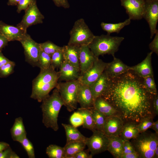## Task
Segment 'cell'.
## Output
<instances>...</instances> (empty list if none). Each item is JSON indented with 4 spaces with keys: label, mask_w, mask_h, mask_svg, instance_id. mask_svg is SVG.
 Wrapping results in <instances>:
<instances>
[{
    "label": "cell",
    "mask_w": 158,
    "mask_h": 158,
    "mask_svg": "<svg viewBox=\"0 0 158 158\" xmlns=\"http://www.w3.org/2000/svg\"><path fill=\"white\" fill-rule=\"evenodd\" d=\"M154 37L149 44V47L151 51L158 55V30L155 34Z\"/></svg>",
    "instance_id": "b9f144b4"
},
{
    "label": "cell",
    "mask_w": 158,
    "mask_h": 158,
    "mask_svg": "<svg viewBox=\"0 0 158 158\" xmlns=\"http://www.w3.org/2000/svg\"><path fill=\"white\" fill-rule=\"evenodd\" d=\"M69 35L68 44L80 46L88 45L95 36L82 18L75 22Z\"/></svg>",
    "instance_id": "8992f818"
},
{
    "label": "cell",
    "mask_w": 158,
    "mask_h": 158,
    "mask_svg": "<svg viewBox=\"0 0 158 158\" xmlns=\"http://www.w3.org/2000/svg\"><path fill=\"white\" fill-rule=\"evenodd\" d=\"M98 58L95 55L88 45L81 46L79 58L80 76L89 69Z\"/></svg>",
    "instance_id": "2e32d148"
},
{
    "label": "cell",
    "mask_w": 158,
    "mask_h": 158,
    "mask_svg": "<svg viewBox=\"0 0 158 158\" xmlns=\"http://www.w3.org/2000/svg\"><path fill=\"white\" fill-rule=\"evenodd\" d=\"M11 136L14 141L19 142L23 139L27 137L23 119L21 117L16 118L10 129Z\"/></svg>",
    "instance_id": "d4e9b609"
},
{
    "label": "cell",
    "mask_w": 158,
    "mask_h": 158,
    "mask_svg": "<svg viewBox=\"0 0 158 158\" xmlns=\"http://www.w3.org/2000/svg\"><path fill=\"white\" fill-rule=\"evenodd\" d=\"M66 135V143L75 141L85 142L87 137L83 135L77 128L71 125L62 123Z\"/></svg>",
    "instance_id": "484cf974"
},
{
    "label": "cell",
    "mask_w": 158,
    "mask_h": 158,
    "mask_svg": "<svg viewBox=\"0 0 158 158\" xmlns=\"http://www.w3.org/2000/svg\"><path fill=\"white\" fill-rule=\"evenodd\" d=\"M33 0H20L17 5V12L19 13L23 10H25Z\"/></svg>",
    "instance_id": "7bdbcfd3"
},
{
    "label": "cell",
    "mask_w": 158,
    "mask_h": 158,
    "mask_svg": "<svg viewBox=\"0 0 158 158\" xmlns=\"http://www.w3.org/2000/svg\"><path fill=\"white\" fill-rule=\"evenodd\" d=\"M132 139L130 142L140 158H154L158 146V134L146 131Z\"/></svg>",
    "instance_id": "5b68a950"
},
{
    "label": "cell",
    "mask_w": 158,
    "mask_h": 158,
    "mask_svg": "<svg viewBox=\"0 0 158 158\" xmlns=\"http://www.w3.org/2000/svg\"><path fill=\"white\" fill-rule=\"evenodd\" d=\"M78 80L60 82L56 87L62 99L64 106L68 111H72L77 108Z\"/></svg>",
    "instance_id": "52a82bcc"
},
{
    "label": "cell",
    "mask_w": 158,
    "mask_h": 158,
    "mask_svg": "<svg viewBox=\"0 0 158 158\" xmlns=\"http://www.w3.org/2000/svg\"><path fill=\"white\" fill-rule=\"evenodd\" d=\"M143 82L146 89L149 93L154 95L157 94L154 76H149L143 78Z\"/></svg>",
    "instance_id": "e575fe53"
},
{
    "label": "cell",
    "mask_w": 158,
    "mask_h": 158,
    "mask_svg": "<svg viewBox=\"0 0 158 158\" xmlns=\"http://www.w3.org/2000/svg\"><path fill=\"white\" fill-rule=\"evenodd\" d=\"M69 121L72 126L77 128L83 125V119L82 115L77 111L71 116Z\"/></svg>",
    "instance_id": "ab89813d"
},
{
    "label": "cell",
    "mask_w": 158,
    "mask_h": 158,
    "mask_svg": "<svg viewBox=\"0 0 158 158\" xmlns=\"http://www.w3.org/2000/svg\"><path fill=\"white\" fill-rule=\"evenodd\" d=\"M94 107L106 117L118 115V112L114 107L101 97H98L95 99Z\"/></svg>",
    "instance_id": "603a6c76"
},
{
    "label": "cell",
    "mask_w": 158,
    "mask_h": 158,
    "mask_svg": "<svg viewBox=\"0 0 158 158\" xmlns=\"http://www.w3.org/2000/svg\"><path fill=\"white\" fill-rule=\"evenodd\" d=\"M26 151L29 158H35L34 148L32 142L26 137L19 142Z\"/></svg>",
    "instance_id": "74e56055"
},
{
    "label": "cell",
    "mask_w": 158,
    "mask_h": 158,
    "mask_svg": "<svg viewBox=\"0 0 158 158\" xmlns=\"http://www.w3.org/2000/svg\"><path fill=\"white\" fill-rule=\"evenodd\" d=\"M130 68V66L114 56L112 61L107 63L104 71L110 78H112L126 73Z\"/></svg>",
    "instance_id": "d6986e66"
},
{
    "label": "cell",
    "mask_w": 158,
    "mask_h": 158,
    "mask_svg": "<svg viewBox=\"0 0 158 158\" xmlns=\"http://www.w3.org/2000/svg\"><path fill=\"white\" fill-rule=\"evenodd\" d=\"M144 0L145 1H146L149 0Z\"/></svg>",
    "instance_id": "9f6ffc18"
},
{
    "label": "cell",
    "mask_w": 158,
    "mask_h": 158,
    "mask_svg": "<svg viewBox=\"0 0 158 158\" xmlns=\"http://www.w3.org/2000/svg\"><path fill=\"white\" fill-rule=\"evenodd\" d=\"M51 66V56L40 49L38 67L40 70H43L49 68Z\"/></svg>",
    "instance_id": "836d02e7"
},
{
    "label": "cell",
    "mask_w": 158,
    "mask_h": 158,
    "mask_svg": "<svg viewBox=\"0 0 158 158\" xmlns=\"http://www.w3.org/2000/svg\"><path fill=\"white\" fill-rule=\"evenodd\" d=\"M59 81H70L78 80L80 76L79 68L72 65L64 60L58 71Z\"/></svg>",
    "instance_id": "ac0fdd59"
},
{
    "label": "cell",
    "mask_w": 158,
    "mask_h": 158,
    "mask_svg": "<svg viewBox=\"0 0 158 158\" xmlns=\"http://www.w3.org/2000/svg\"><path fill=\"white\" fill-rule=\"evenodd\" d=\"M154 96L146 89L143 78L130 70L110 78L107 90L100 97L114 107L124 123L138 124L145 118L154 116Z\"/></svg>",
    "instance_id": "6da1fadb"
},
{
    "label": "cell",
    "mask_w": 158,
    "mask_h": 158,
    "mask_svg": "<svg viewBox=\"0 0 158 158\" xmlns=\"http://www.w3.org/2000/svg\"><path fill=\"white\" fill-rule=\"evenodd\" d=\"M9 146L8 143L4 142H0V153Z\"/></svg>",
    "instance_id": "816d5d0a"
},
{
    "label": "cell",
    "mask_w": 158,
    "mask_h": 158,
    "mask_svg": "<svg viewBox=\"0 0 158 158\" xmlns=\"http://www.w3.org/2000/svg\"><path fill=\"white\" fill-rule=\"evenodd\" d=\"M90 109L96 130L103 131L106 116L94 107Z\"/></svg>",
    "instance_id": "4dcf8cb0"
},
{
    "label": "cell",
    "mask_w": 158,
    "mask_h": 158,
    "mask_svg": "<svg viewBox=\"0 0 158 158\" xmlns=\"http://www.w3.org/2000/svg\"><path fill=\"white\" fill-rule=\"evenodd\" d=\"M131 20L128 18L123 22L116 23H107L102 22L100 25L103 30L106 32L107 34L110 35L112 33H119L124 27L130 24Z\"/></svg>",
    "instance_id": "f1b7e54d"
},
{
    "label": "cell",
    "mask_w": 158,
    "mask_h": 158,
    "mask_svg": "<svg viewBox=\"0 0 158 158\" xmlns=\"http://www.w3.org/2000/svg\"><path fill=\"white\" fill-rule=\"evenodd\" d=\"M80 47L67 44L62 47V49L64 60L79 68V58Z\"/></svg>",
    "instance_id": "44dd1931"
},
{
    "label": "cell",
    "mask_w": 158,
    "mask_h": 158,
    "mask_svg": "<svg viewBox=\"0 0 158 158\" xmlns=\"http://www.w3.org/2000/svg\"><path fill=\"white\" fill-rule=\"evenodd\" d=\"M20 0H8L7 4L8 6H17Z\"/></svg>",
    "instance_id": "f5cc1de1"
},
{
    "label": "cell",
    "mask_w": 158,
    "mask_h": 158,
    "mask_svg": "<svg viewBox=\"0 0 158 158\" xmlns=\"http://www.w3.org/2000/svg\"><path fill=\"white\" fill-rule=\"evenodd\" d=\"M40 49L51 56L54 52L62 50V47L58 46L50 41L39 43Z\"/></svg>",
    "instance_id": "d6a6232c"
},
{
    "label": "cell",
    "mask_w": 158,
    "mask_h": 158,
    "mask_svg": "<svg viewBox=\"0 0 158 158\" xmlns=\"http://www.w3.org/2000/svg\"><path fill=\"white\" fill-rule=\"evenodd\" d=\"M137 124L131 121L124 122L119 136L124 141L136 137L140 133L137 128Z\"/></svg>",
    "instance_id": "4316f807"
},
{
    "label": "cell",
    "mask_w": 158,
    "mask_h": 158,
    "mask_svg": "<svg viewBox=\"0 0 158 158\" xmlns=\"http://www.w3.org/2000/svg\"><path fill=\"white\" fill-rule=\"evenodd\" d=\"M25 11L21 21L17 25V26L27 31L29 27L43 23L44 16L37 7L36 0H33Z\"/></svg>",
    "instance_id": "ba28073f"
},
{
    "label": "cell",
    "mask_w": 158,
    "mask_h": 158,
    "mask_svg": "<svg viewBox=\"0 0 158 158\" xmlns=\"http://www.w3.org/2000/svg\"><path fill=\"white\" fill-rule=\"evenodd\" d=\"M109 138L107 150L115 158H119L122 154L124 141L119 136H110Z\"/></svg>",
    "instance_id": "cb8c5ba5"
},
{
    "label": "cell",
    "mask_w": 158,
    "mask_h": 158,
    "mask_svg": "<svg viewBox=\"0 0 158 158\" xmlns=\"http://www.w3.org/2000/svg\"><path fill=\"white\" fill-rule=\"evenodd\" d=\"M110 78L104 72L99 78L89 86L95 100L101 96L107 90Z\"/></svg>",
    "instance_id": "7402d4cb"
},
{
    "label": "cell",
    "mask_w": 158,
    "mask_h": 158,
    "mask_svg": "<svg viewBox=\"0 0 158 158\" xmlns=\"http://www.w3.org/2000/svg\"><path fill=\"white\" fill-rule=\"evenodd\" d=\"M92 157L91 154L83 150L76 153L74 158H92Z\"/></svg>",
    "instance_id": "bcb514c9"
},
{
    "label": "cell",
    "mask_w": 158,
    "mask_h": 158,
    "mask_svg": "<svg viewBox=\"0 0 158 158\" xmlns=\"http://www.w3.org/2000/svg\"><path fill=\"white\" fill-rule=\"evenodd\" d=\"M19 42L24 49L25 61L33 67H38L40 51L39 43L33 40L28 33Z\"/></svg>",
    "instance_id": "30bf717a"
},
{
    "label": "cell",
    "mask_w": 158,
    "mask_h": 158,
    "mask_svg": "<svg viewBox=\"0 0 158 158\" xmlns=\"http://www.w3.org/2000/svg\"><path fill=\"white\" fill-rule=\"evenodd\" d=\"M92 132V135L87 138L85 143L93 157L107 150L109 138L102 131L95 130Z\"/></svg>",
    "instance_id": "9c48e42d"
},
{
    "label": "cell",
    "mask_w": 158,
    "mask_h": 158,
    "mask_svg": "<svg viewBox=\"0 0 158 158\" xmlns=\"http://www.w3.org/2000/svg\"><path fill=\"white\" fill-rule=\"evenodd\" d=\"M77 111L80 113L83 118V128L92 131L96 130L90 109L80 108Z\"/></svg>",
    "instance_id": "f546056e"
},
{
    "label": "cell",
    "mask_w": 158,
    "mask_h": 158,
    "mask_svg": "<svg viewBox=\"0 0 158 158\" xmlns=\"http://www.w3.org/2000/svg\"><path fill=\"white\" fill-rule=\"evenodd\" d=\"M41 102L40 107L43 124L47 128H51L54 131H57L59 128L58 115L64 103L57 89L55 88L52 94L44 98Z\"/></svg>",
    "instance_id": "3957f363"
},
{
    "label": "cell",
    "mask_w": 158,
    "mask_h": 158,
    "mask_svg": "<svg viewBox=\"0 0 158 158\" xmlns=\"http://www.w3.org/2000/svg\"><path fill=\"white\" fill-rule=\"evenodd\" d=\"M15 65V62L11 61L0 67V78H6L13 73Z\"/></svg>",
    "instance_id": "d590c367"
},
{
    "label": "cell",
    "mask_w": 158,
    "mask_h": 158,
    "mask_svg": "<svg viewBox=\"0 0 158 158\" xmlns=\"http://www.w3.org/2000/svg\"><path fill=\"white\" fill-rule=\"evenodd\" d=\"M59 73L51 65L48 68L40 70L38 75L32 81L30 97L41 102L42 99L55 88L59 81Z\"/></svg>",
    "instance_id": "7a4b0ae2"
},
{
    "label": "cell",
    "mask_w": 158,
    "mask_h": 158,
    "mask_svg": "<svg viewBox=\"0 0 158 158\" xmlns=\"http://www.w3.org/2000/svg\"><path fill=\"white\" fill-rule=\"evenodd\" d=\"M145 7L143 16L149 25L152 39L157 30V26L158 21V0L145 1Z\"/></svg>",
    "instance_id": "7c38bea8"
},
{
    "label": "cell",
    "mask_w": 158,
    "mask_h": 158,
    "mask_svg": "<svg viewBox=\"0 0 158 158\" xmlns=\"http://www.w3.org/2000/svg\"><path fill=\"white\" fill-rule=\"evenodd\" d=\"M20 157L10 146L0 153V158H19Z\"/></svg>",
    "instance_id": "60d3db41"
},
{
    "label": "cell",
    "mask_w": 158,
    "mask_h": 158,
    "mask_svg": "<svg viewBox=\"0 0 158 158\" xmlns=\"http://www.w3.org/2000/svg\"><path fill=\"white\" fill-rule=\"evenodd\" d=\"M158 158V146L156 147L154 152V158Z\"/></svg>",
    "instance_id": "11a10c76"
},
{
    "label": "cell",
    "mask_w": 158,
    "mask_h": 158,
    "mask_svg": "<svg viewBox=\"0 0 158 158\" xmlns=\"http://www.w3.org/2000/svg\"><path fill=\"white\" fill-rule=\"evenodd\" d=\"M124 124L118 115L106 117L103 131L107 136H119Z\"/></svg>",
    "instance_id": "5bb4252c"
},
{
    "label": "cell",
    "mask_w": 158,
    "mask_h": 158,
    "mask_svg": "<svg viewBox=\"0 0 158 158\" xmlns=\"http://www.w3.org/2000/svg\"><path fill=\"white\" fill-rule=\"evenodd\" d=\"M107 63L99 58L97 59L91 67L80 76L78 80L80 83L90 86L103 72Z\"/></svg>",
    "instance_id": "8fae6325"
},
{
    "label": "cell",
    "mask_w": 158,
    "mask_h": 158,
    "mask_svg": "<svg viewBox=\"0 0 158 158\" xmlns=\"http://www.w3.org/2000/svg\"><path fill=\"white\" fill-rule=\"evenodd\" d=\"M46 153L50 158H64V147L56 145L51 144L46 148Z\"/></svg>",
    "instance_id": "1f68e13d"
},
{
    "label": "cell",
    "mask_w": 158,
    "mask_h": 158,
    "mask_svg": "<svg viewBox=\"0 0 158 158\" xmlns=\"http://www.w3.org/2000/svg\"><path fill=\"white\" fill-rule=\"evenodd\" d=\"M135 152V151L131 142L129 140L124 141L122 154H128Z\"/></svg>",
    "instance_id": "ee69618b"
},
{
    "label": "cell",
    "mask_w": 158,
    "mask_h": 158,
    "mask_svg": "<svg viewBox=\"0 0 158 158\" xmlns=\"http://www.w3.org/2000/svg\"><path fill=\"white\" fill-rule=\"evenodd\" d=\"M9 41L5 37L0 35V51L8 45Z\"/></svg>",
    "instance_id": "681fc988"
},
{
    "label": "cell",
    "mask_w": 158,
    "mask_h": 158,
    "mask_svg": "<svg viewBox=\"0 0 158 158\" xmlns=\"http://www.w3.org/2000/svg\"><path fill=\"white\" fill-rule=\"evenodd\" d=\"M119 158H140L138 153L135 152L128 154H122Z\"/></svg>",
    "instance_id": "c3c4849f"
},
{
    "label": "cell",
    "mask_w": 158,
    "mask_h": 158,
    "mask_svg": "<svg viewBox=\"0 0 158 158\" xmlns=\"http://www.w3.org/2000/svg\"><path fill=\"white\" fill-rule=\"evenodd\" d=\"M152 107L154 114H158V94L154 95L152 103Z\"/></svg>",
    "instance_id": "7dc6e473"
},
{
    "label": "cell",
    "mask_w": 158,
    "mask_h": 158,
    "mask_svg": "<svg viewBox=\"0 0 158 158\" xmlns=\"http://www.w3.org/2000/svg\"><path fill=\"white\" fill-rule=\"evenodd\" d=\"M27 31L17 26L6 24L0 21V35L5 37L9 42L19 41L27 34Z\"/></svg>",
    "instance_id": "9a60e30c"
},
{
    "label": "cell",
    "mask_w": 158,
    "mask_h": 158,
    "mask_svg": "<svg viewBox=\"0 0 158 158\" xmlns=\"http://www.w3.org/2000/svg\"><path fill=\"white\" fill-rule=\"evenodd\" d=\"M151 128L153 129L155 132L158 134V120H157L155 122H154Z\"/></svg>",
    "instance_id": "db71d44e"
},
{
    "label": "cell",
    "mask_w": 158,
    "mask_h": 158,
    "mask_svg": "<svg viewBox=\"0 0 158 158\" xmlns=\"http://www.w3.org/2000/svg\"><path fill=\"white\" fill-rule=\"evenodd\" d=\"M85 142L75 141L66 143L63 147L64 158H74V155L79 151L84 149Z\"/></svg>",
    "instance_id": "83f0119b"
},
{
    "label": "cell",
    "mask_w": 158,
    "mask_h": 158,
    "mask_svg": "<svg viewBox=\"0 0 158 158\" xmlns=\"http://www.w3.org/2000/svg\"><path fill=\"white\" fill-rule=\"evenodd\" d=\"M153 53L152 51L149 52L141 62L134 66H130V70L133 71L137 75L142 78L149 76H154L151 63Z\"/></svg>",
    "instance_id": "ffe728a7"
},
{
    "label": "cell",
    "mask_w": 158,
    "mask_h": 158,
    "mask_svg": "<svg viewBox=\"0 0 158 158\" xmlns=\"http://www.w3.org/2000/svg\"><path fill=\"white\" fill-rule=\"evenodd\" d=\"M121 5L126 10L131 20H140L143 18L145 1L144 0H121Z\"/></svg>",
    "instance_id": "4fadbf2b"
},
{
    "label": "cell",
    "mask_w": 158,
    "mask_h": 158,
    "mask_svg": "<svg viewBox=\"0 0 158 158\" xmlns=\"http://www.w3.org/2000/svg\"><path fill=\"white\" fill-rule=\"evenodd\" d=\"M124 39L122 37L112 36L107 34L95 35L88 46L97 57L106 54L111 55L113 57Z\"/></svg>",
    "instance_id": "277c9868"
},
{
    "label": "cell",
    "mask_w": 158,
    "mask_h": 158,
    "mask_svg": "<svg viewBox=\"0 0 158 158\" xmlns=\"http://www.w3.org/2000/svg\"><path fill=\"white\" fill-rule=\"evenodd\" d=\"M55 5L58 7H62L65 8H68L70 7L68 0H52Z\"/></svg>",
    "instance_id": "f6af8a7d"
},
{
    "label": "cell",
    "mask_w": 158,
    "mask_h": 158,
    "mask_svg": "<svg viewBox=\"0 0 158 158\" xmlns=\"http://www.w3.org/2000/svg\"><path fill=\"white\" fill-rule=\"evenodd\" d=\"M11 61L4 55L1 51H0V67Z\"/></svg>",
    "instance_id": "f907efd6"
},
{
    "label": "cell",
    "mask_w": 158,
    "mask_h": 158,
    "mask_svg": "<svg viewBox=\"0 0 158 158\" xmlns=\"http://www.w3.org/2000/svg\"><path fill=\"white\" fill-rule=\"evenodd\" d=\"M78 81L77 101L80 108L88 109L93 108L95 100L89 86Z\"/></svg>",
    "instance_id": "e0dca14e"
},
{
    "label": "cell",
    "mask_w": 158,
    "mask_h": 158,
    "mask_svg": "<svg viewBox=\"0 0 158 158\" xmlns=\"http://www.w3.org/2000/svg\"><path fill=\"white\" fill-rule=\"evenodd\" d=\"M51 65L55 69L59 68L64 60L62 50L54 52L51 56Z\"/></svg>",
    "instance_id": "8d00e7d4"
},
{
    "label": "cell",
    "mask_w": 158,
    "mask_h": 158,
    "mask_svg": "<svg viewBox=\"0 0 158 158\" xmlns=\"http://www.w3.org/2000/svg\"><path fill=\"white\" fill-rule=\"evenodd\" d=\"M153 117L150 116L145 118L137 124V128L140 133L151 128L154 122Z\"/></svg>",
    "instance_id": "f35d334b"
}]
</instances>
